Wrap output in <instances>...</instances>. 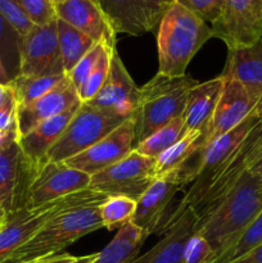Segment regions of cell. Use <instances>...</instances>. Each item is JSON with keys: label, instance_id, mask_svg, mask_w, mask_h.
<instances>
[{"label": "cell", "instance_id": "1", "mask_svg": "<svg viewBox=\"0 0 262 263\" xmlns=\"http://www.w3.org/2000/svg\"><path fill=\"white\" fill-rule=\"evenodd\" d=\"M261 210L262 179L246 172L225 197L198 216L195 234L210 243L213 263L233 247Z\"/></svg>", "mask_w": 262, "mask_h": 263}, {"label": "cell", "instance_id": "2", "mask_svg": "<svg viewBox=\"0 0 262 263\" xmlns=\"http://www.w3.org/2000/svg\"><path fill=\"white\" fill-rule=\"evenodd\" d=\"M211 37V26L174 0L158 26V73L185 76L193 57Z\"/></svg>", "mask_w": 262, "mask_h": 263}, {"label": "cell", "instance_id": "3", "mask_svg": "<svg viewBox=\"0 0 262 263\" xmlns=\"http://www.w3.org/2000/svg\"><path fill=\"white\" fill-rule=\"evenodd\" d=\"M198 84L190 76L167 77L157 73L139 87L135 121V145L174 118L182 116L189 90Z\"/></svg>", "mask_w": 262, "mask_h": 263}, {"label": "cell", "instance_id": "4", "mask_svg": "<svg viewBox=\"0 0 262 263\" xmlns=\"http://www.w3.org/2000/svg\"><path fill=\"white\" fill-rule=\"evenodd\" d=\"M102 228L99 205L66 211L46 222L27 243L15 249L3 263H26L54 256L82 236Z\"/></svg>", "mask_w": 262, "mask_h": 263}, {"label": "cell", "instance_id": "5", "mask_svg": "<svg viewBox=\"0 0 262 263\" xmlns=\"http://www.w3.org/2000/svg\"><path fill=\"white\" fill-rule=\"evenodd\" d=\"M107 198V195L87 187L53 202L44 203L38 207H25L7 215L0 225V263L4 262L15 249L27 243L57 215L74 208L100 205Z\"/></svg>", "mask_w": 262, "mask_h": 263}, {"label": "cell", "instance_id": "6", "mask_svg": "<svg viewBox=\"0 0 262 263\" xmlns=\"http://www.w3.org/2000/svg\"><path fill=\"white\" fill-rule=\"evenodd\" d=\"M259 118L252 112L248 118L243 121L238 127L231 130L230 133L225 134L221 138L216 139L213 143L205 146L199 154L197 159V166H195V175L193 184L176 210L172 212L171 217L167 221L166 228L170 223L174 222L186 208H195L200 204L203 198L205 197L207 192L215 180L221 175V172L225 170V167L230 163L234 154L239 149L240 144L244 139L248 136L252 128L257 125Z\"/></svg>", "mask_w": 262, "mask_h": 263}, {"label": "cell", "instance_id": "7", "mask_svg": "<svg viewBox=\"0 0 262 263\" xmlns=\"http://www.w3.org/2000/svg\"><path fill=\"white\" fill-rule=\"evenodd\" d=\"M126 120L87 103H81L63 134L48 152L45 162H64L82 153Z\"/></svg>", "mask_w": 262, "mask_h": 263}, {"label": "cell", "instance_id": "8", "mask_svg": "<svg viewBox=\"0 0 262 263\" xmlns=\"http://www.w3.org/2000/svg\"><path fill=\"white\" fill-rule=\"evenodd\" d=\"M154 159L134 149L127 157L91 176L89 189L109 197L138 200L153 184Z\"/></svg>", "mask_w": 262, "mask_h": 263}, {"label": "cell", "instance_id": "9", "mask_svg": "<svg viewBox=\"0 0 262 263\" xmlns=\"http://www.w3.org/2000/svg\"><path fill=\"white\" fill-rule=\"evenodd\" d=\"M36 170L21 149L17 131L7 133L0 144V205L7 215L27 207Z\"/></svg>", "mask_w": 262, "mask_h": 263}, {"label": "cell", "instance_id": "10", "mask_svg": "<svg viewBox=\"0 0 262 263\" xmlns=\"http://www.w3.org/2000/svg\"><path fill=\"white\" fill-rule=\"evenodd\" d=\"M213 37L228 50L247 48L262 40V0H222L220 15L211 25Z\"/></svg>", "mask_w": 262, "mask_h": 263}, {"label": "cell", "instance_id": "11", "mask_svg": "<svg viewBox=\"0 0 262 263\" xmlns=\"http://www.w3.org/2000/svg\"><path fill=\"white\" fill-rule=\"evenodd\" d=\"M20 73L22 76L66 74L57 33V20L48 25L33 26L20 36Z\"/></svg>", "mask_w": 262, "mask_h": 263}, {"label": "cell", "instance_id": "12", "mask_svg": "<svg viewBox=\"0 0 262 263\" xmlns=\"http://www.w3.org/2000/svg\"><path fill=\"white\" fill-rule=\"evenodd\" d=\"M116 33L141 36L159 26L174 0H94Z\"/></svg>", "mask_w": 262, "mask_h": 263}, {"label": "cell", "instance_id": "13", "mask_svg": "<svg viewBox=\"0 0 262 263\" xmlns=\"http://www.w3.org/2000/svg\"><path fill=\"white\" fill-rule=\"evenodd\" d=\"M135 148V121L134 117L123 121L117 128L100 139L82 153L64 161L67 166L92 176L110 164L127 157Z\"/></svg>", "mask_w": 262, "mask_h": 263}, {"label": "cell", "instance_id": "14", "mask_svg": "<svg viewBox=\"0 0 262 263\" xmlns=\"http://www.w3.org/2000/svg\"><path fill=\"white\" fill-rule=\"evenodd\" d=\"M90 180V175L72 168L64 162H44L38 167L31 182L27 207H38L87 189Z\"/></svg>", "mask_w": 262, "mask_h": 263}, {"label": "cell", "instance_id": "15", "mask_svg": "<svg viewBox=\"0 0 262 263\" xmlns=\"http://www.w3.org/2000/svg\"><path fill=\"white\" fill-rule=\"evenodd\" d=\"M223 80H225V84H223L220 99L216 105L210 125L204 135L202 136L200 153L216 139L221 138L238 127L246 118L252 115L254 109V103L252 102L246 87L240 82L233 79Z\"/></svg>", "mask_w": 262, "mask_h": 263}, {"label": "cell", "instance_id": "16", "mask_svg": "<svg viewBox=\"0 0 262 263\" xmlns=\"http://www.w3.org/2000/svg\"><path fill=\"white\" fill-rule=\"evenodd\" d=\"M139 99V87L126 69L117 50L110 61L109 73L102 89L91 100L86 102L91 107L123 118H131L135 115Z\"/></svg>", "mask_w": 262, "mask_h": 263}, {"label": "cell", "instance_id": "17", "mask_svg": "<svg viewBox=\"0 0 262 263\" xmlns=\"http://www.w3.org/2000/svg\"><path fill=\"white\" fill-rule=\"evenodd\" d=\"M81 104L77 90L68 76L58 85L46 92L44 97L26 105H17V131L18 139L44 121L62 115L71 108Z\"/></svg>", "mask_w": 262, "mask_h": 263}, {"label": "cell", "instance_id": "18", "mask_svg": "<svg viewBox=\"0 0 262 263\" xmlns=\"http://www.w3.org/2000/svg\"><path fill=\"white\" fill-rule=\"evenodd\" d=\"M262 136V121L259 120L257 125L252 128L243 143L240 144L236 153L234 154L230 163L225 167L220 176L215 180L212 186L207 192L205 197L200 202V204L195 208L198 216L207 212L213 204L218 202L222 197H225L231 189L236 185V182L241 179L246 172H248L252 162H253L254 154H256L257 145Z\"/></svg>", "mask_w": 262, "mask_h": 263}, {"label": "cell", "instance_id": "19", "mask_svg": "<svg viewBox=\"0 0 262 263\" xmlns=\"http://www.w3.org/2000/svg\"><path fill=\"white\" fill-rule=\"evenodd\" d=\"M55 13L57 18L81 31L95 43L104 41L116 46L117 33L94 0H64L55 5Z\"/></svg>", "mask_w": 262, "mask_h": 263}, {"label": "cell", "instance_id": "20", "mask_svg": "<svg viewBox=\"0 0 262 263\" xmlns=\"http://www.w3.org/2000/svg\"><path fill=\"white\" fill-rule=\"evenodd\" d=\"M198 215L186 208L176 220L164 228L163 238L141 257L131 263H182L184 249L190 236L195 233Z\"/></svg>", "mask_w": 262, "mask_h": 263}, {"label": "cell", "instance_id": "21", "mask_svg": "<svg viewBox=\"0 0 262 263\" xmlns=\"http://www.w3.org/2000/svg\"><path fill=\"white\" fill-rule=\"evenodd\" d=\"M180 187L181 184L172 177L154 180L153 184L136 200V210L131 223L148 235L157 231L162 226V218Z\"/></svg>", "mask_w": 262, "mask_h": 263}, {"label": "cell", "instance_id": "22", "mask_svg": "<svg viewBox=\"0 0 262 263\" xmlns=\"http://www.w3.org/2000/svg\"><path fill=\"white\" fill-rule=\"evenodd\" d=\"M221 76L240 82L256 105L262 95V40L247 48L229 50Z\"/></svg>", "mask_w": 262, "mask_h": 263}, {"label": "cell", "instance_id": "23", "mask_svg": "<svg viewBox=\"0 0 262 263\" xmlns=\"http://www.w3.org/2000/svg\"><path fill=\"white\" fill-rule=\"evenodd\" d=\"M225 80L217 76L204 82H198L189 90L182 118L184 134L189 131H202L204 135L213 112L216 109Z\"/></svg>", "mask_w": 262, "mask_h": 263}, {"label": "cell", "instance_id": "24", "mask_svg": "<svg viewBox=\"0 0 262 263\" xmlns=\"http://www.w3.org/2000/svg\"><path fill=\"white\" fill-rule=\"evenodd\" d=\"M80 105L81 104L71 108V109L62 113V115L51 117L49 120L44 121V122L39 123L36 127L28 131L26 135L21 136L18 139V143H20V146L23 153H25V156L36 167L41 166L45 162L48 152L55 144L59 136L63 134L64 128L67 127L69 121L72 120Z\"/></svg>", "mask_w": 262, "mask_h": 263}, {"label": "cell", "instance_id": "25", "mask_svg": "<svg viewBox=\"0 0 262 263\" xmlns=\"http://www.w3.org/2000/svg\"><path fill=\"white\" fill-rule=\"evenodd\" d=\"M202 131L185 133L174 145L154 159V177L164 179L184 168L195 156H199Z\"/></svg>", "mask_w": 262, "mask_h": 263}, {"label": "cell", "instance_id": "26", "mask_svg": "<svg viewBox=\"0 0 262 263\" xmlns=\"http://www.w3.org/2000/svg\"><path fill=\"white\" fill-rule=\"evenodd\" d=\"M148 236L145 231L131 222L127 223L118 230L113 240L103 251L97 253L91 263H131Z\"/></svg>", "mask_w": 262, "mask_h": 263}, {"label": "cell", "instance_id": "27", "mask_svg": "<svg viewBox=\"0 0 262 263\" xmlns=\"http://www.w3.org/2000/svg\"><path fill=\"white\" fill-rule=\"evenodd\" d=\"M57 33L64 72L68 74L80 59L92 48L95 41L59 18H57Z\"/></svg>", "mask_w": 262, "mask_h": 263}, {"label": "cell", "instance_id": "28", "mask_svg": "<svg viewBox=\"0 0 262 263\" xmlns=\"http://www.w3.org/2000/svg\"><path fill=\"white\" fill-rule=\"evenodd\" d=\"M67 77V74H54V76H22L18 74L13 79L12 85L14 89L17 105H26L44 97L46 92L58 86Z\"/></svg>", "mask_w": 262, "mask_h": 263}, {"label": "cell", "instance_id": "29", "mask_svg": "<svg viewBox=\"0 0 262 263\" xmlns=\"http://www.w3.org/2000/svg\"><path fill=\"white\" fill-rule=\"evenodd\" d=\"M184 135V118L182 116L174 118L162 128L157 130L143 141L135 145V151L143 156L156 159L164 151L174 145Z\"/></svg>", "mask_w": 262, "mask_h": 263}, {"label": "cell", "instance_id": "30", "mask_svg": "<svg viewBox=\"0 0 262 263\" xmlns=\"http://www.w3.org/2000/svg\"><path fill=\"white\" fill-rule=\"evenodd\" d=\"M136 210V200L126 197H109L99 205L103 228L107 230H120L131 222Z\"/></svg>", "mask_w": 262, "mask_h": 263}, {"label": "cell", "instance_id": "31", "mask_svg": "<svg viewBox=\"0 0 262 263\" xmlns=\"http://www.w3.org/2000/svg\"><path fill=\"white\" fill-rule=\"evenodd\" d=\"M20 35L10 23L0 14V59L10 79L20 73Z\"/></svg>", "mask_w": 262, "mask_h": 263}, {"label": "cell", "instance_id": "32", "mask_svg": "<svg viewBox=\"0 0 262 263\" xmlns=\"http://www.w3.org/2000/svg\"><path fill=\"white\" fill-rule=\"evenodd\" d=\"M262 244V210L254 220L249 223L243 231L238 240L233 244L229 251H226L222 256L218 258L217 263H229L231 261L240 258L249 251L256 248L257 246Z\"/></svg>", "mask_w": 262, "mask_h": 263}, {"label": "cell", "instance_id": "33", "mask_svg": "<svg viewBox=\"0 0 262 263\" xmlns=\"http://www.w3.org/2000/svg\"><path fill=\"white\" fill-rule=\"evenodd\" d=\"M115 51L116 48H112V46H107V48L104 49V51H103L102 55H100L99 61L97 62V64H95V67L92 68V71L90 72L87 79L85 80L82 86L80 87L79 91H77L80 102H89V100H91L92 98L98 94V91L102 89L105 80H107L108 73H109L110 61H112V55Z\"/></svg>", "mask_w": 262, "mask_h": 263}, {"label": "cell", "instance_id": "34", "mask_svg": "<svg viewBox=\"0 0 262 263\" xmlns=\"http://www.w3.org/2000/svg\"><path fill=\"white\" fill-rule=\"evenodd\" d=\"M107 46L110 45H108L104 41H98V43H95L94 45H92V48L80 59L79 63L73 67V69L67 74L77 91H79L80 87L82 86L85 80L87 79L90 72L92 71V68L95 67L97 62L99 61L100 55H102V53L104 51V49L107 48ZM112 48H116V46H112Z\"/></svg>", "mask_w": 262, "mask_h": 263}, {"label": "cell", "instance_id": "35", "mask_svg": "<svg viewBox=\"0 0 262 263\" xmlns=\"http://www.w3.org/2000/svg\"><path fill=\"white\" fill-rule=\"evenodd\" d=\"M17 2L33 25H48L57 20L55 5L50 0H17Z\"/></svg>", "mask_w": 262, "mask_h": 263}, {"label": "cell", "instance_id": "36", "mask_svg": "<svg viewBox=\"0 0 262 263\" xmlns=\"http://www.w3.org/2000/svg\"><path fill=\"white\" fill-rule=\"evenodd\" d=\"M215 256L210 243L203 236L193 234L184 249L182 263H213Z\"/></svg>", "mask_w": 262, "mask_h": 263}, {"label": "cell", "instance_id": "37", "mask_svg": "<svg viewBox=\"0 0 262 263\" xmlns=\"http://www.w3.org/2000/svg\"><path fill=\"white\" fill-rule=\"evenodd\" d=\"M0 14L10 23L20 36L26 35L35 26L28 20L17 0H0Z\"/></svg>", "mask_w": 262, "mask_h": 263}, {"label": "cell", "instance_id": "38", "mask_svg": "<svg viewBox=\"0 0 262 263\" xmlns=\"http://www.w3.org/2000/svg\"><path fill=\"white\" fill-rule=\"evenodd\" d=\"M207 23L212 25L220 15L222 0H175Z\"/></svg>", "mask_w": 262, "mask_h": 263}, {"label": "cell", "instance_id": "39", "mask_svg": "<svg viewBox=\"0 0 262 263\" xmlns=\"http://www.w3.org/2000/svg\"><path fill=\"white\" fill-rule=\"evenodd\" d=\"M15 116H17V100L14 97L0 108V131L2 133L17 131V117Z\"/></svg>", "mask_w": 262, "mask_h": 263}, {"label": "cell", "instance_id": "40", "mask_svg": "<svg viewBox=\"0 0 262 263\" xmlns=\"http://www.w3.org/2000/svg\"><path fill=\"white\" fill-rule=\"evenodd\" d=\"M95 256H97V253L81 257H74L68 253H58L54 254V256L43 257V258L33 259V261L26 263H91Z\"/></svg>", "mask_w": 262, "mask_h": 263}, {"label": "cell", "instance_id": "41", "mask_svg": "<svg viewBox=\"0 0 262 263\" xmlns=\"http://www.w3.org/2000/svg\"><path fill=\"white\" fill-rule=\"evenodd\" d=\"M248 172L251 175H253V176L261 177L262 179V136H261V140H259L258 145H257L256 154H254L253 162H252Z\"/></svg>", "mask_w": 262, "mask_h": 263}, {"label": "cell", "instance_id": "42", "mask_svg": "<svg viewBox=\"0 0 262 263\" xmlns=\"http://www.w3.org/2000/svg\"><path fill=\"white\" fill-rule=\"evenodd\" d=\"M229 263H262V244L257 246L256 248L249 251L248 253L241 256L240 258Z\"/></svg>", "mask_w": 262, "mask_h": 263}, {"label": "cell", "instance_id": "43", "mask_svg": "<svg viewBox=\"0 0 262 263\" xmlns=\"http://www.w3.org/2000/svg\"><path fill=\"white\" fill-rule=\"evenodd\" d=\"M14 89H13L12 82L8 85L0 84V108L4 104H7L12 98H14Z\"/></svg>", "mask_w": 262, "mask_h": 263}, {"label": "cell", "instance_id": "44", "mask_svg": "<svg viewBox=\"0 0 262 263\" xmlns=\"http://www.w3.org/2000/svg\"><path fill=\"white\" fill-rule=\"evenodd\" d=\"M10 81H12V79H10V76L8 74L4 64H3L2 59H0V84L8 85V84H10Z\"/></svg>", "mask_w": 262, "mask_h": 263}, {"label": "cell", "instance_id": "45", "mask_svg": "<svg viewBox=\"0 0 262 263\" xmlns=\"http://www.w3.org/2000/svg\"><path fill=\"white\" fill-rule=\"evenodd\" d=\"M253 113L259 118V120L262 121V95H261V98L258 99V102L256 103V105H254Z\"/></svg>", "mask_w": 262, "mask_h": 263}, {"label": "cell", "instance_id": "46", "mask_svg": "<svg viewBox=\"0 0 262 263\" xmlns=\"http://www.w3.org/2000/svg\"><path fill=\"white\" fill-rule=\"evenodd\" d=\"M5 217H7V212L4 211V208L0 207V223L5 220Z\"/></svg>", "mask_w": 262, "mask_h": 263}, {"label": "cell", "instance_id": "47", "mask_svg": "<svg viewBox=\"0 0 262 263\" xmlns=\"http://www.w3.org/2000/svg\"><path fill=\"white\" fill-rule=\"evenodd\" d=\"M5 135H7V133H2V131H0V144H2L3 140H4Z\"/></svg>", "mask_w": 262, "mask_h": 263}, {"label": "cell", "instance_id": "48", "mask_svg": "<svg viewBox=\"0 0 262 263\" xmlns=\"http://www.w3.org/2000/svg\"><path fill=\"white\" fill-rule=\"evenodd\" d=\"M51 3H53L54 5H57V4H59V3H62V2H64V0H50Z\"/></svg>", "mask_w": 262, "mask_h": 263}, {"label": "cell", "instance_id": "49", "mask_svg": "<svg viewBox=\"0 0 262 263\" xmlns=\"http://www.w3.org/2000/svg\"><path fill=\"white\" fill-rule=\"evenodd\" d=\"M2 223H3V222H2ZM2 223H0V225H2Z\"/></svg>", "mask_w": 262, "mask_h": 263}, {"label": "cell", "instance_id": "50", "mask_svg": "<svg viewBox=\"0 0 262 263\" xmlns=\"http://www.w3.org/2000/svg\"><path fill=\"white\" fill-rule=\"evenodd\" d=\"M0 207H2V205H0Z\"/></svg>", "mask_w": 262, "mask_h": 263}]
</instances>
